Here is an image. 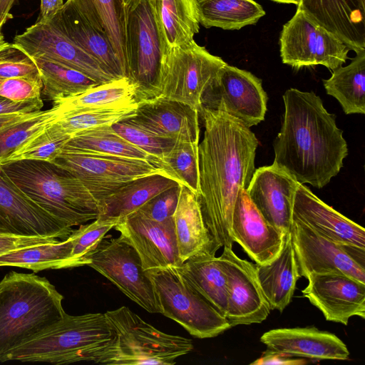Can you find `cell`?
<instances>
[{
	"label": "cell",
	"instance_id": "cell-1",
	"mask_svg": "<svg viewBox=\"0 0 365 365\" xmlns=\"http://www.w3.org/2000/svg\"><path fill=\"white\" fill-rule=\"evenodd\" d=\"M199 115L205 131L198 146V200L217 248H232L233 208L240 190L247 188L255 170L259 142L249 128L224 112L201 107Z\"/></svg>",
	"mask_w": 365,
	"mask_h": 365
},
{
	"label": "cell",
	"instance_id": "cell-2",
	"mask_svg": "<svg viewBox=\"0 0 365 365\" xmlns=\"http://www.w3.org/2000/svg\"><path fill=\"white\" fill-rule=\"evenodd\" d=\"M282 98L284 113L274 140L272 164L300 184L322 188L339 173L348 155L343 131L314 92L289 88Z\"/></svg>",
	"mask_w": 365,
	"mask_h": 365
},
{
	"label": "cell",
	"instance_id": "cell-3",
	"mask_svg": "<svg viewBox=\"0 0 365 365\" xmlns=\"http://www.w3.org/2000/svg\"><path fill=\"white\" fill-rule=\"evenodd\" d=\"M115 339L116 333L105 314L65 313L61 319L9 351L6 361L101 364Z\"/></svg>",
	"mask_w": 365,
	"mask_h": 365
},
{
	"label": "cell",
	"instance_id": "cell-4",
	"mask_svg": "<svg viewBox=\"0 0 365 365\" xmlns=\"http://www.w3.org/2000/svg\"><path fill=\"white\" fill-rule=\"evenodd\" d=\"M0 173L68 227L85 224L100 215L98 202L86 186L53 162L14 160L0 164Z\"/></svg>",
	"mask_w": 365,
	"mask_h": 365
},
{
	"label": "cell",
	"instance_id": "cell-5",
	"mask_svg": "<svg viewBox=\"0 0 365 365\" xmlns=\"http://www.w3.org/2000/svg\"><path fill=\"white\" fill-rule=\"evenodd\" d=\"M63 295L46 277L9 272L0 281V363L7 353L61 319Z\"/></svg>",
	"mask_w": 365,
	"mask_h": 365
},
{
	"label": "cell",
	"instance_id": "cell-6",
	"mask_svg": "<svg viewBox=\"0 0 365 365\" xmlns=\"http://www.w3.org/2000/svg\"><path fill=\"white\" fill-rule=\"evenodd\" d=\"M104 314L116 339L101 364L172 365L193 349L191 339L157 329L125 306Z\"/></svg>",
	"mask_w": 365,
	"mask_h": 365
},
{
	"label": "cell",
	"instance_id": "cell-7",
	"mask_svg": "<svg viewBox=\"0 0 365 365\" xmlns=\"http://www.w3.org/2000/svg\"><path fill=\"white\" fill-rule=\"evenodd\" d=\"M225 64L194 40L170 48L163 56L156 82L147 98H165L199 112L205 91Z\"/></svg>",
	"mask_w": 365,
	"mask_h": 365
},
{
	"label": "cell",
	"instance_id": "cell-8",
	"mask_svg": "<svg viewBox=\"0 0 365 365\" xmlns=\"http://www.w3.org/2000/svg\"><path fill=\"white\" fill-rule=\"evenodd\" d=\"M178 267L146 270L161 314L199 339L215 337L232 328L226 317L190 284Z\"/></svg>",
	"mask_w": 365,
	"mask_h": 365
},
{
	"label": "cell",
	"instance_id": "cell-9",
	"mask_svg": "<svg viewBox=\"0 0 365 365\" xmlns=\"http://www.w3.org/2000/svg\"><path fill=\"white\" fill-rule=\"evenodd\" d=\"M125 48L130 78L137 83V101L148 98L165 53L151 0H132L126 8Z\"/></svg>",
	"mask_w": 365,
	"mask_h": 365
},
{
	"label": "cell",
	"instance_id": "cell-10",
	"mask_svg": "<svg viewBox=\"0 0 365 365\" xmlns=\"http://www.w3.org/2000/svg\"><path fill=\"white\" fill-rule=\"evenodd\" d=\"M88 266L147 312L161 314L153 283L143 268L138 252L121 236L104 237L90 256Z\"/></svg>",
	"mask_w": 365,
	"mask_h": 365
},
{
	"label": "cell",
	"instance_id": "cell-11",
	"mask_svg": "<svg viewBox=\"0 0 365 365\" xmlns=\"http://www.w3.org/2000/svg\"><path fill=\"white\" fill-rule=\"evenodd\" d=\"M298 273H342L365 283V249L333 241L292 220L289 231Z\"/></svg>",
	"mask_w": 365,
	"mask_h": 365
},
{
	"label": "cell",
	"instance_id": "cell-12",
	"mask_svg": "<svg viewBox=\"0 0 365 365\" xmlns=\"http://www.w3.org/2000/svg\"><path fill=\"white\" fill-rule=\"evenodd\" d=\"M53 163L78 179L98 202L128 182L153 174L165 175L145 160L63 150Z\"/></svg>",
	"mask_w": 365,
	"mask_h": 365
},
{
	"label": "cell",
	"instance_id": "cell-13",
	"mask_svg": "<svg viewBox=\"0 0 365 365\" xmlns=\"http://www.w3.org/2000/svg\"><path fill=\"white\" fill-rule=\"evenodd\" d=\"M279 43L282 63L297 69L322 65L333 71L346 62L350 51L336 36L299 9L284 24Z\"/></svg>",
	"mask_w": 365,
	"mask_h": 365
},
{
	"label": "cell",
	"instance_id": "cell-14",
	"mask_svg": "<svg viewBox=\"0 0 365 365\" xmlns=\"http://www.w3.org/2000/svg\"><path fill=\"white\" fill-rule=\"evenodd\" d=\"M267 103L262 80L227 63L202 98V107L224 112L249 128L264 120Z\"/></svg>",
	"mask_w": 365,
	"mask_h": 365
},
{
	"label": "cell",
	"instance_id": "cell-15",
	"mask_svg": "<svg viewBox=\"0 0 365 365\" xmlns=\"http://www.w3.org/2000/svg\"><path fill=\"white\" fill-rule=\"evenodd\" d=\"M31 58H39L68 66L103 83L114 78L92 56L79 48L50 21H36L12 43Z\"/></svg>",
	"mask_w": 365,
	"mask_h": 365
},
{
	"label": "cell",
	"instance_id": "cell-16",
	"mask_svg": "<svg viewBox=\"0 0 365 365\" xmlns=\"http://www.w3.org/2000/svg\"><path fill=\"white\" fill-rule=\"evenodd\" d=\"M219 257L227 276L225 317L231 327L264 321L271 309L259 286L255 264L240 258L232 248L227 247Z\"/></svg>",
	"mask_w": 365,
	"mask_h": 365
},
{
	"label": "cell",
	"instance_id": "cell-17",
	"mask_svg": "<svg viewBox=\"0 0 365 365\" xmlns=\"http://www.w3.org/2000/svg\"><path fill=\"white\" fill-rule=\"evenodd\" d=\"M138 252L144 270L180 267L173 218L152 220L138 211L119 220L113 227Z\"/></svg>",
	"mask_w": 365,
	"mask_h": 365
},
{
	"label": "cell",
	"instance_id": "cell-18",
	"mask_svg": "<svg viewBox=\"0 0 365 365\" xmlns=\"http://www.w3.org/2000/svg\"><path fill=\"white\" fill-rule=\"evenodd\" d=\"M302 291L327 321L347 325L351 317L365 318V283L342 273L312 274Z\"/></svg>",
	"mask_w": 365,
	"mask_h": 365
},
{
	"label": "cell",
	"instance_id": "cell-19",
	"mask_svg": "<svg viewBox=\"0 0 365 365\" xmlns=\"http://www.w3.org/2000/svg\"><path fill=\"white\" fill-rule=\"evenodd\" d=\"M73 230L37 205L0 173V234L53 237L63 240Z\"/></svg>",
	"mask_w": 365,
	"mask_h": 365
},
{
	"label": "cell",
	"instance_id": "cell-20",
	"mask_svg": "<svg viewBox=\"0 0 365 365\" xmlns=\"http://www.w3.org/2000/svg\"><path fill=\"white\" fill-rule=\"evenodd\" d=\"M286 233L264 219L245 189L240 190L232 216V238L256 264H267L278 256Z\"/></svg>",
	"mask_w": 365,
	"mask_h": 365
},
{
	"label": "cell",
	"instance_id": "cell-21",
	"mask_svg": "<svg viewBox=\"0 0 365 365\" xmlns=\"http://www.w3.org/2000/svg\"><path fill=\"white\" fill-rule=\"evenodd\" d=\"M298 183L286 171L272 164L255 169L246 192L267 222L289 232Z\"/></svg>",
	"mask_w": 365,
	"mask_h": 365
},
{
	"label": "cell",
	"instance_id": "cell-22",
	"mask_svg": "<svg viewBox=\"0 0 365 365\" xmlns=\"http://www.w3.org/2000/svg\"><path fill=\"white\" fill-rule=\"evenodd\" d=\"M199 116L187 104L154 97L138 101L135 115L126 120L161 138L199 143Z\"/></svg>",
	"mask_w": 365,
	"mask_h": 365
},
{
	"label": "cell",
	"instance_id": "cell-23",
	"mask_svg": "<svg viewBox=\"0 0 365 365\" xmlns=\"http://www.w3.org/2000/svg\"><path fill=\"white\" fill-rule=\"evenodd\" d=\"M292 220L333 241L365 249V230L298 183L293 200Z\"/></svg>",
	"mask_w": 365,
	"mask_h": 365
},
{
	"label": "cell",
	"instance_id": "cell-24",
	"mask_svg": "<svg viewBox=\"0 0 365 365\" xmlns=\"http://www.w3.org/2000/svg\"><path fill=\"white\" fill-rule=\"evenodd\" d=\"M260 341L267 349L289 356L312 360H346L349 351L334 334L315 327L280 328L264 333Z\"/></svg>",
	"mask_w": 365,
	"mask_h": 365
},
{
	"label": "cell",
	"instance_id": "cell-25",
	"mask_svg": "<svg viewBox=\"0 0 365 365\" xmlns=\"http://www.w3.org/2000/svg\"><path fill=\"white\" fill-rule=\"evenodd\" d=\"M297 9L350 50L365 49V0H300Z\"/></svg>",
	"mask_w": 365,
	"mask_h": 365
},
{
	"label": "cell",
	"instance_id": "cell-26",
	"mask_svg": "<svg viewBox=\"0 0 365 365\" xmlns=\"http://www.w3.org/2000/svg\"><path fill=\"white\" fill-rule=\"evenodd\" d=\"M50 21L114 78H128L108 38L91 25L69 0Z\"/></svg>",
	"mask_w": 365,
	"mask_h": 365
},
{
	"label": "cell",
	"instance_id": "cell-27",
	"mask_svg": "<svg viewBox=\"0 0 365 365\" xmlns=\"http://www.w3.org/2000/svg\"><path fill=\"white\" fill-rule=\"evenodd\" d=\"M179 257L183 263L218 250L205 223L198 196L181 185L176 210L173 216Z\"/></svg>",
	"mask_w": 365,
	"mask_h": 365
},
{
	"label": "cell",
	"instance_id": "cell-28",
	"mask_svg": "<svg viewBox=\"0 0 365 365\" xmlns=\"http://www.w3.org/2000/svg\"><path fill=\"white\" fill-rule=\"evenodd\" d=\"M259 286L271 310L282 312L291 302L300 278L289 232L284 237L282 248L272 262L255 263Z\"/></svg>",
	"mask_w": 365,
	"mask_h": 365
},
{
	"label": "cell",
	"instance_id": "cell-29",
	"mask_svg": "<svg viewBox=\"0 0 365 365\" xmlns=\"http://www.w3.org/2000/svg\"><path fill=\"white\" fill-rule=\"evenodd\" d=\"M179 185L163 174H153L128 182L103 197L99 202L100 215L120 220L139 210L164 190Z\"/></svg>",
	"mask_w": 365,
	"mask_h": 365
},
{
	"label": "cell",
	"instance_id": "cell-30",
	"mask_svg": "<svg viewBox=\"0 0 365 365\" xmlns=\"http://www.w3.org/2000/svg\"><path fill=\"white\" fill-rule=\"evenodd\" d=\"M96 29L105 34L130 78L125 48L126 8L122 0H69Z\"/></svg>",
	"mask_w": 365,
	"mask_h": 365
},
{
	"label": "cell",
	"instance_id": "cell-31",
	"mask_svg": "<svg viewBox=\"0 0 365 365\" xmlns=\"http://www.w3.org/2000/svg\"><path fill=\"white\" fill-rule=\"evenodd\" d=\"M138 86L128 77L98 84L78 95L53 103L59 118L75 113L125 106L137 101Z\"/></svg>",
	"mask_w": 365,
	"mask_h": 365
},
{
	"label": "cell",
	"instance_id": "cell-32",
	"mask_svg": "<svg viewBox=\"0 0 365 365\" xmlns=\"http://www.w3.org/2000/svg\"><path fill=\"white\" fill-rule=\"evenodd\" d=\"M165 51L192 40L199 32L197 0H151Z\"/></svg>",
	"mask_w": 365,
	"mask_h": 365
},
{
	"label": "cell",
	"instance_id": "cell-33",
	"mask_svg": "<svg viewBox=\"0 0 365 365\" xmlns=\"http://www.w3.org/2000/svg\"><path fill=\"white\" fill-rule=\"evenodd\" d=\"M178 268L190 284L225 317L227 280L220 257L210 254L199 255Z\"/></svg>",
	"mask_w": 365,
	"mask_h": 365
},
{
	"label": "cell",
	"instance_id": "cell-34",
	"mask_svg": "<svg viewBox=\"0 0 365 365\" xmlns=\"http://www.w3.org/2000/svg\"><path fill=\"white\" fill-rule=\"evenodd\" d=\"M355 52L348 66L338 67L323 80L327 93L339 101L345 114L365 113V49Z\"/></svg>",
	"mask_w": 365,
	"mask_h": 365
},
{
	"label": "cell",
	"instance_id": "cell-35",
	"mask_svg": "<svg viewBox=\"0 0 365 365\" xmlns=\"http://www.w3.org/2000/svg\"><path fill=\"white\" fill-rule=\"evenodd\" d=\"M200 24L208 29L239 30L254 25L265 15L254 0H197Z\"/></svg>",
	"mask_w": 365,
	"mask_h": 365
},
{
	"label": "cell",
	"instance_id": "cell-36",
	"mask_svg": "<svg viewBox=\"0 0 365 365\" xmlns=\"http://www.w3.org/2000/svg\"><path fill=\"white\" fill-rule=\"evenodd\" d=\"M63 150L145 160L160 168L159 160L113 133L109 125L76 133L66 142Z\"/></svg>",
	"mask_w": 365,
	"mask_h": 365
},
{
	"label": "cell",
	"instance_id": "cell-37",
	"mask_svg": "<svg viewBox=\"0 0 365 365\" xmlns=\"http://www.w3.org/2000/svg\"><path fill=\"white\" fill-rule=\"evenodd\" d=\"M73 238L16 250L0 255V267L11 266L32 270L73 268L71 258Z\"/></svg>",
	"mask_w": 365,
	"mask_h": 365
},
{
	"label": "cell",
	"instance_id": "cell-38",
	"mask_svg": "<svg viewBox=\"0 0 365 365\" xmlns=\"http://www.w3.org/2000/svg\"><path fill=\"white\" fill-rule=\"evenodd\" d=\"M43 83L41 94L53 103L78 95L100 83L88 76L62 64L31 58Z\"/></svg>",
	"mask_w": 365,
	"mask_h": 365
},
{
	"label": "cell",
	"instance_id": "cell-39",
	"mask_svg": "<svg viewBox=\"0 0 365 365\" xmlns=\"http://www.w3.org/2000/svg\"><path fill=\"white\" fill-rule=\"evenodd\" d=\"M199 143L175 141L160 160V168L169 178L200 193Z\"/></svg>",
	"mask_w": 365,
	"mask_h": 365
},
{
	"label": "cell",
	"instance_id": "cell-40",
	"mask_svg": "<svg viewBox=\"0 0 365 365\" xmlns=\"http://www.w3.org/2000/svg\"><path fill=\"white\" fill-rule=\"evenodd\" d=\"M138 101L130 104L81 111L62 116L53 122L58 131L63 135L72 136L85 130L111 125L135 115Z\"/></svg>",
	"mask_w": 365,
	"mask_h": 365
},
{
	"label": "cell",
	"instance_id": "cell-41",
	"mask_svg": "<svg viewBox=\"0 0 365 365\" xmlns=\"http://www.w3.org/2000/svg\"><path fill=\"white\" fill-rule=\"evenodd\" d=\"M70 138L60 133L53 122L26 140L0 164L20 160L53 162Z\"/></svg>",
	"mask_w": 365,
	"mask_h": 365
},
{
	"label": "cell",
	"instance_id": "cell-42",
	"mask_svg": "<svg viewBox=\"0 0 365 365\" xmlns=\"http://www.w3.org/2000/svg\"><path fill=\"white\" fill-rule=\"evenodd\" d=\"M57 108L40 110L31 117L0 131V163L26 140L59 118Z\"/></svg>",
	"mask_w": 365,
	"mask_h": 365
},
{
	"label": "cell",
	"instance_id": "cell-43",
	"mask_svg": "<svg viewBox=\"0 0 365 365\" xmlns=\"http://www.w3.org/2000/svg\"><path fill=\"white\" fill-rule=\"evenodd\" d=\"M118 222L117 219L98 217L92 222L82 224L73 230L71 234L73 238L71 258L74 267L88 265L90 256Z\"/></svg>",
	"mask_w": 365,
	"mask_h": 365
},
{
	"label": "cell",
	"instance_id": "cell-44",
	"mask_svg": "<svg viewBox=\"0 0 365 365\" xmlns=\"http://www.w3.org/2000/svg\"><path fill=\"white\" fill-rule=\"evenodd\" d=\"M109 128L118 135L159 160L160 163L175 142L159 137L126 119L113 123Z\"/></svg>",
	"mask_w": 365,
	"mask_h": 365
},
{
	"label": "cell",
	"instance_id": "cell-45",
	"mask_svg": "<svg viewBox=\"0 0 365 365\" xmlns=\"http://www.w3.org/2000/svg\"><path fill=\"white\" fill-rule=\"evenodd\" d=\"M41 78L34 60L13 43L0 51V78Z\"/></svg>",
	"mask_w": 365,
	"mask_h": 365
},
{
	"label": "cell",
	"instance_id": "cell-46",
	"mask_svg": "<svg viewBox=\"0 0 365 365\" xmlns=\"http://www.w3.org/2000/svg\"><path fill=\"white\" fill-rule=\"evenodd\" d=\"M181 185H178L158 194L139 210L143 215L159 222L173 218L176 210L180 192Z\"/></svg>",
	"mask_w": 365,
	"mask_h": 365
},
{
	"label": "cell",
	"instance_id": "cell-47",
	"mask_svg": "<svg viewBox=\"0 0 365 365\" xmlns=\"http://www.w3.org/2000/svg\"><path fill=\"white\" fill-rule=\"evenodd\" d=\"M43 83L41 78H12L0 84V96L14 101L41 98Z\"/></svg>",
	"mask_w": 365,
	"mask_h": 365
},
{
	"label": "cell",
	"instance_id": "cell-48",
	"mask_svg": "<svg viewBox=\"0 0 365 365\" xmlns=\"http://www.w3.org/2000/svg\"><path fill=\"white\" fill-rule=\"evenodd\" d=\"M58 240H61L53 237L20 236L0 234V255L16 250L56 242Z\"/></svg>",
	"mask_w": 365,
	"mask_h": 365
},
{
	"label": "cell",
	"instance_id": "cell-49",
	"mask_svg": "<svg viewBox=\"0 0 365 365\" xmlns=\"http://www.w3.org/2000/svg\"><path fill=\"white\" fill-rule=\"evenodd\" d=\"M43 106L41 98L25 101H14L0 96V115L31 113L41 110Z\"/></svg>",
	"mask_w": 365,
	"mask_h": 365
},
{
	"label": "cell",
	"instance_id": "cell-50",
	"mask_svg": "<svg viewBox=\"0 0 365 365\" xmlns=\"http://www.w3.org/2000/svg\"><path fill=\"white\" fill-rule=\"evenodd\" d=\"M307 363L303 358L289 356L267 349L260 357L251 362L250 365H303Z\"/></svg>",
	"mask_w": 365,
	"mask_h": 365
},
{
	"label": "cell",
	"instance_id": "cell-51",
	"mask_svg": "<svg viewBox=\"0 0 365 365\" xmlns=\"http://www.w3.org/2000/svg\"><path fill=\"white\" fill-rule=\"evenodd\" d=\"M40 14L37 21H48L63 7L64 0H40Z\"/></svg>",
	"mask_w": 365,
	"mask_h": 365
},
{
	"label": "cell",
	"instance_id": "cell-52",
	"mask_svg": "<svg viewBox=\"0 0 365 365\" xmlns=\"http://www.w3.org/2000/svg\"><path fill=\"white\" fill-rule=\"evenodd\" d=\"M35 113H27V114H11V115H0V131L6 129V128L17 123L23 120H25Z\"/></svg>",
	"mask_w": 365,
	"mask_h": 365
},
{
	"label": "cell",
	"instance_id": "cell-53",
	"mask_svg": "<svg viewBox=\"0 0 365 365\" xmlns=\"http://www.w3.org/2000/svg\"><path fill=\"white\" fill-rule=\"evenodd\" d=\"M16 0H0V29L12 18L10 11Z\"/></svg>",
	"mask_w": 365,
	"mask_h": 365
},
{
	"label": "cell",
	"instance_id": "cell-54",
	"mask_svg": "<svg viewBox=\"0 0 365 365\" xmlns=\"http://www.w3.org/2000/svg\"><path fill=\"white\" fill-rule=\"evenodd\" d=\"M9 42L6 41L4 36L0 29V51L9 45Z\"/></svg>",
	"mask_w": 365,
	"mask_h": 365
},
{
	"label": "cell",
	"instance_id": "cell-55",
	"mask_svg": "<svg viewBox=\"0 0 365 365\" xmlns=\"http://www.w3.org/2000/svg\"><path fill=\"white\" fill-rule=\"evenodd\" d=\"M273 1H276L278 3H284V4H294L297 6L299 4L300 0H271Z\"/></svg>",
	"mask_w": 365,
	"mask_h": 365
},
{
	"label": "cell",
	"instance_id": "cell-56",
	"mask_svg": "<svg viewBox=\"0 0 365 365\" xmlns=\"http://www.w3.org/2000/svg\"><path fill=\"white\" fill-rule=\"evenodd\" d=\"M125 6L127 7L128 5L130 4V2L132 1V0H122Z\"/></svg>",
	"mask_w": 365,
	"mask_h": 365
},
{
	"label": "cell",
	"instance_id": "cell-57",
	"mask_svg": "<svg viewBox=\"0 0 365 365\" xmlns=\"http://www.w3.org/2000/svg\"><path fill=\"white\" fill-rule=\"evenodd\" d=\"M3 81H4L3 79H1V78H0V84L1 83V82H2Z\"/></svg>",
	"mask_w": 365,
	"mask_h": 365
}]
</instances>
